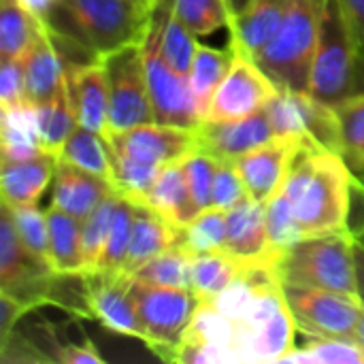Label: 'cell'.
Listing matches in <instances>:
<instances>
[{
  "mask_svg": "<svg viewBox=\"0 0 364 364\" xmlns=\"http://www.w3.org/2000/svg\"><path fill=\"white\" fill-rule=\"evenodd\" d=\"M282 363L301 364H364V348L354 339L309 337L303 348H294Z\"/></svg>",
  "mask_w": 364,
  "mask_h": 364,
  "instance_id": "obj_33",
  "label": "cell"
},
{
  "mask_svg": "<svg viewBox=\"0 0 364 364\" xmlns=\"http://www.w3.org/2000/svg\"><path fill=\"white\" fill-rule=\"evenodd\" d=\"M34 111H36V122H38L43 149L49 151V154L60 156L64 143L68 141L73 130L79 126L77 117H75V111H73V105H70L68 94H66V85L51 100L34 105Z\"/></svg>",
  "mask_w": 364,
  "mask_h": 364,
  "instance_id": "obj_31",
  "label": "cell"
},
{
  "mask_svg": "<svg viewBox=\"0 0 364 364\" xmlns=\"http://www.w3.org/2000/svg\"><path fill=\"white\" fill-rule=\"evenodd\" d=\"M241 275V267L226 252L196 254L190 269V290L200 301H211Z\"/></svg>",
  "mask_w": 364,
  "mask_h": 364,
  "instance_id": "obj_29",
  "label": "cell"
},
{
  "mask_svg": "<svg viewBox=\"0 0 364 364\" xmlns=\"http://www.w3.org/2000/svg\"><path fill=\"white\" fill-rule=\"evenodd\" d=\"M109 79V130L124 132L156 122L141 43L102 58Z\"/></svg>",
  "mask_w": 364,
  "mask_h": 364,
  "instance_id": "obj_9",
  "label": "cell"
},
{
  "mask_svg": "<svg viewBox=\"0 0 364 364\" xmlns=\"http://www.w3.org/2000/svg\"><path fill=\"white\" fill-rule=\"evenodd\" d=\"M113 192L115 186L109 179L58 158V166L53 175V194H51L53 207L83 222Z\"/></svg>",
  "mask_w": 364,
  "mask_h": 364,
  "instance_id": "obj_19",
  "label": "cell"
},
{
  "mask_svg": "<svg viewBox=\"0 0 364 364\" xmlns=\"http://www.w3.org/2000/svg\"><path fill=\"white\" fill-rule=\"evenodd\" d=\"M352 173H354L356 177H360V179H363V181H364V164H363V166H360V168H356V171H352Z\"/></svg>",
  "mask_w": 364,
  "mask_h": 364,
  "instance_id": "obj_53",
  "label": "cell"
},
{
  "mask_svg": "<svg viewBox=\"0 0 364 364\" xmlns=\"http://www.w3.org/2000/svg\"><path fill=\"white\" fill-rule=\"evenodd\" d=\"M232 60H235V49L230 45L226 49H215V47H207V45L198 43L196 58H194L188 81H190V90H192L200 122L207 117L211 100L218 92V87L222 85L224 77L228 75Z\"/></svg>",
  "mask_w": 364,
  "mask_h": 364,
  "instance_id": "obj_27",
  "label": "cell"
},
{
  "mask_svg": "<svg viewBox=\"0 0 364 364\" xmlns=\"http://www.w3.org/2000/svg\"><path fill=\"white\" fill-rule=\"evenodd\" d=\"M58 158L83 171L100 175L113 183V158H111V147L105 134L77 126L73 134L68 136V141L64 143Z\"/></svg>",
  "mask_w": 364,
  "mask_h": 364,
  "instance_id": "obj_28",
  "label": "cell"
},
{
  "mask_svg": "<svg viewBox=\"0 0 364 364\" xmlns=\"http://www.w3.org/2000/svg\"><path fill=\"white\" fill-rule=\"evenodd\" d=\"M282 87L262 70V66L235 51L228 75L218 87L207 117L203 122H230L262 111Z\"/></svg>",
  "mask_w": 364,
  "mask_h": 364,
  "instance_id": "obj_12",
  "label": "cell"
},
{
  "mask_svg": "<svg viewBox=\"0 0 364 364\" xmlns=\"http://www.w3.org/2000/svg\"><path fill=\"white\" fill-rule=\"evenodd\" d=\"M181 166L186 173V181L192 194V200L198 209V213L213 207V177L218 158H213L207 151L194 149L188 156L181 158Z\"/></svg>",
  "mask_w": 364,
  "mask_h": 364,
  "instance_id": "obj_42",
  "label": "cell"
},
{
  "mask_svg": "<svg viewBox=\"0 0 364 364\" xmlns=\"http://www.w3.org/2000/svg\"><path fill=\"white\" fill-rule=\"evenodd\" d=\"M55 166H58V156L49 151H43L26 160L2 158L0 162L2 203L9 207L34 205L53 181Z\"/></svg>",
  "mask_w": 364,
  "mask_h": 364,
  "instance_id": "obj_20",
  "label": "cell"
},
{
  "mask_svg": "<svg viewBox=\"0 0 364 364\" xmlns=\"http://www.w3.org/2000/svg\"><path fill=\"white\" fill-rule=\"evenodd\" d=\"M134 213H136V200L122 196L115 205L109 239L100 258V264L96 271L109 273V275H124L126 260H128V250L132 241V226H134ZM126 277V275H124Z\"/></svg>",
  "mask_w": 364,
  "mask_h": 364,
  "instance_id": "obj_32",
  "label": "cell"
},
{
  "mask_svg": "<svg viewBox=\"0 0 364 364\" xmlns=\"http://www.w3.org/2000/svg\"><path fill=\"white\" fill-rule=\"evenodd\" d=\"M354 341H358L364 348V309L363 316H360V322H358V328H356V335H354Z\"/></svg>",
  "mask_w": 364,
  "mask_h": 364,
  "instance_id": "obj_52",
  "label": "cell"
},
{
  "mask_svg": "<svg viewBox=\"0 0 364 364\" xmlns=\"http://www.w3.org/2000/svg\"><path fill=\"white\" fill-rule=\"evenodd\" d=\"M181 245L192 256L209 254V252H224V247H226V211L211 207V209L198 213L183 228Z\"/></svg>",
  "mask_w": 364,
  "mask_h": 364,
  "instance_id": "obj_38",
  "label": "cell"
},
{
  "mask_svg": "<svg viewBox=\"0 0 364 364\" xmlns=\"http://www.w3.org/2000/svg\"><path fill=\"white\" fill-rule=\"evenodd\" d=\"M109 143V141H107ZM113 158V186L122 196H128L136 203H145L162 166L134 160L130 156H124L115 149H111Z\"/></svg>",
  "mask_w": 364,
  "mask_h": 364,
  "instance_id": "obj_35",
  "label": "cell"
},
{
  "mask_svg": "<svg viewBox=\"0 0 364 364\" xmlns=\"http://www.w3.org/2000/svg\"><path fill=\"white\" fill-rule=\"evenodd\" d=\"M324 0H290L279 30L254 58L282 87L309 92Z\"/></svg>",
  "mask_w": 364,
  "mask_h": 364,
  "instance_id": "obj_5",
  "label": "cell"
},
{
  "mask_svg": "<svg viewBox=\"0 0 364 364\" xmlns=\"http://www.w3.org/2000/svg\"><path fill=\"white\" fill-rule=\"evenodd\" d=\"M305 141L307 139L299 134L275 136L235 162L245 181L247 194L254 200L267 203L282 190Z\"/></svg>",
  "mask_w": 364,
  "mask_h": 364,
  "instance_id": "obj_16",
  "label": "cell"
},
{
  "mask_svg": "<svg viewBox=\"0 0 364 364\" xmlns=\"http://www.w3.org/2000/svg\"><path fill=\"white\" fill-rule=\"evenodd\" d=\"M364 92V45L356 38L339 0H324L311 66L309 94L335 107Z\"/></svg>",
  "mask_w": 364,
  "mask_h": 364,
  "instance_id": "obj_3",
  "label": "cell"
},
{
  "mask_svg": "<svg viewBox=\"0 0 364 364\" xmlns=\"http://www.w3.org/2000/svg\"><path fill=\"white\" fill-rule=\"evenodd\" d=\"M224 252L241 267L250 271H273L284 252H279L269 237L264 203L247 196L237 207L226 211V247Z\"/></svg>",
  "mask_w": 364,
  "mask_h": 364,
  "instance_id": "obj_13",
  "label": "cell"
},
{
  "mask_svg": "<svg viewBox=\"0 0 364 364\" xmlns=\"http://www.w3.org/2000/svg\"><path fill=\"white\" fill-rule=\"evenodd\" d=\"M277 277L282 284L324 288L358 299L352 232L343 228L337 232L303 237L282 254Z\"/></svg>",
  "mask_w": 364,
  "mask_h": 364,
  "instance_id": "obj_4",
  "label": "cell"
},
{
  "mask_svg": "<svg viewBox=\"0 0 364 364\" xmlns=\"http://www.w3.org/2000/svg\"><path fill=\"white\" fill-rule=\"evenodd\" d=\"M49 252L51 267L60 275H85L83 243H81V220L49 205Z\"/></svg>",
  "mask_w": 364,
  "mask_h": 364,
  "instance_id": "obj_25",
  "label": "cell"
},
{
  "mask_svg": "<svg viewBox=\"0 0 364 364\" xmlns=\"http://www.w3.org/2000/svg\"><path fill=\"white\" fill-rule=\"evenodd\" d=\"M264 209H267V228H269L271 243L279 252H286L290 245L303 239L299 224L292 215V209L282 192H277L271 200H267Z\"/></svg>",
  "mask_w": 364,
  "mask_h": 364,
  "instance_id": "obj_43",
  "label": "cell"
},
{
  "mask_svg": "<svg viewBox=\"0 0 364 364\" xmlns=\"http://www.w3.org/2000/svg\"><path fill=\"white\" fill-rule=\"evenodd\" d=\"M296 331L307 337L354 339L364 305L360 299L311 286L282 284Z\"/></svg>",
  "mask_w": 364,
  "mask_h": 364,
  "instance_id": "obj_10",
  "label": "cell"
},
{
  "mask_svg": "<svg viewBox=\"0 0 364 364\" xmlns=\"http://www.w3.org/2000/svg\"><path fill=\"white\" fill-rule=\"evenodd\" d=\"M290 0H252L228 23V45L243 55L256 58L275 36Z\"/></svg>",
  "mask_w": 364,
  "mask_h": 364,
  "instance_id": "obj_21",
  "label": "cell"
},
{
  "mask_svg": "<svg viewBox=\"0 0 364 364\" xmlns=\"http://www.w3.org/2000/svg\"><path fill=\"white\" fill-rule=\"evenodd\" d=\"M4 205V203H2ZM11 213V220L15 224V230L19 235V239L23 241V245L38 256L41 260H45L47 264H51V252H49V224H47V211H41L34 205H17V207H9L4 205ZM55 271V269H53Z\"/></svg>",
  "mask_w": 364,
  "mask_h": 364,
  "instance_id": "obj_41",
  "label": "cell"
},
{
  "mask_svg": "<svg viewBox=\"0 0 364 364\" xmlns=\"http://www.w3.org/2000/svg\"><path fill=\"white\" fill-rule=\"evenodd\" d=\"M130 296L134 301L143 343L162 360L177 363L186 333L200 307V299L190 288H168L128 277Z\"/></svg>",
  "mask_w": 364,
  "mask_h": 364,
  "instance_id": "obj_6",
  "label": "cell"
},
{
  "mask_svg": "<svg viewBox=\"0 0 364 364\" xmlns=\"http://www.w3.org/2000/svg\"><path fill=\"white\" fill-rule=\"evenodd\" d=\"M275 136L273 124L262 109L241 119L200 122L196 128V149L207 151L222 162H237Z\"/></svg>",
  "mask_w": 364,
  "mask_h": 364,
  "instance_id": "obj_17",
  "label": "cell"
},
{
  "mask_svg": "<svg viewBox=\"0 0 364 364\" xmlns=\"http://www.w3.org/2000/svg\"><path fill=\"white\" fill-rule=\"evenodd\" d=\"M41 21L17 0L0 2V60H21L32 47Z\"/></svg>",
  "mask_w": 364,
  "mask_h": 364,
  "instance_id": "obj_30",
  "label": "cell"
},
{
  "mask_svg": "<svg viewBox=\"0 0 364 364\" xmlns=\"http://www.w3.org/2000/svg\"><path fill=\"white\" fill-rule=\"evenodd\" d=\"M173 11L196 36H209L220 28H228L232 19L224 0H173Z\"/></svg>",
  "mask_w": 364,
  "mask_h": 364,
  "instance_id": "obj_40",
  "label": "cell"
},
{
  "mask_svg": "<svg viewBox=\"0 0 364 364\" xmlns=\"http://www.w3.org/2000/svg\"><path fill=\"white\" fill-rule=\"evenodd\" d=\"M348 230L364 245V181L354 175L352 179V205L348 218Z\"/></svg>",
  "mask_w": 364,
  "mask_h": 364,
  "instance_id": "obj_46",
  "label": "cell"
},
{
  "mask_svg": "<svg viewBox=\"0 0 364 364\" xmlns=\"http://www.w3.org/2000/svg\"><path fill=\"white\" fill-rule=\"evenodd\" d=\"M145 205H149L154 211H158L162 218H166L173 226L181 230L198 215V209L192 200L188 181H186L181 160H175L162 166Z\"/></svg>",
  "mask_w": 364,
  "mask_h": 364,
  "instance_id": "obj_24",
  "label": "cell"
},
{
  "mask_svg": "<svg viewBox=\"0 0 364 364\" xmlns=\"http://www.w3.org/2000/svg\"><path fill=\"white\" fill-rule=\"evenodd\" d=\"M224 2H226V6H228V11H230L232 17L241 15L252 4V0H224Z\"/></svg>",
  "mask_w": 364,
  "mask_h": 364,
  "instance_id": "obj_51",
  "label": "cell"
},
{
  "mask_svg": "<svg viewBox=\"0 0 364 364\" xmlns=\"http://www.w3.org/2000/svg\"><path fill=\"white\" fill-rule=\"evenodd\" d=\"M85 301L90 309V318L98 320L107 331L132 339H145L143 326L130 296L128 277L109 275V273H85Z\"/></svg>",
  "mask_w": 364,
  "mask_h": 364,
  "instance_id": "obj_15",
  "label": "cell"
},
{
  "mask_svg": "<svg viewBox=\"0 0 364 364\" xmlns=\"http://www.w3.org/2000/svg\"><path fill=\"white\" fill-rule=\"evenodd\" d=\"M192 254L179 243L149 262H145L141 269L132 273V277L143 279L147 284L156 286H168V288H190V269H192ZM130 277V275H128Z\"/></svg>",
  "mask_w": 364,
  "mask_h": 364,
  "instance_id": "obj_34",
  "label": "cell"
},
{
  "mask_svg": "<svg viewBox=\"0 0 364 364\" xmlns=\"http://www.w3.org/2000/svg\"><path fill=\"white\" fill-rule=\"evenodd\" d=\"M17 2H19L30 15H34L41 23L45 21L49 9H51V4H53V0H17Z\"/></svg>",
  "mask_w": 364,
  "mask_h": 364,
  "instance_id": "obj_50",
  "label": "cell"
},
{
  "mask_svg": "<svg viewBox=\"0 0 364 364\" xmlns=\"http://www.w3.org/2000/svg\"><path fill=\"white\" fill-rule=\"evenodd\" d=\"M181 237H183L181 228L173 226L166 218H162L149 205L136 203L134 226H132V241H130L124 275L126 277L132 275L136 269H141L145 262H149L158 254L179 245Z\"/></svg>",
  "mask_w": 364,
  "mask_h": 364,
  "instance_id": "obj_23",
  "label": "cell"
},
{
  "mask_svg": "<svg viewBox=\"0 0 364 364\" xmlns=\"http://www.w3.org/2000/svg\"><path fill=\"white\" fill-rule=\"evenodd\" d=\"M198 36L186 28V23L175 15L173 6L166 13L164 26H162V55L166 58V62L181 75V77H190L194 58H196V49H198Z\"/></svg>",
  "mask_w": 364,
  "mask_h": 364,
  "instance_id": "obj_39",
  "label": "cell"
},
{
  "mask_svg": "<svg viewBox=\"0 0 364 364\" xmlns=\"http://www.w3.org/2000/svg\"><path fill=\"white\" fill-rule=\"evenodd\" d=\"M354 262H356V286H358V299L364 305V245L354 239Z\"/></svg>",
  "mask_w": 364,
  "mask_h": 364,
  "instance_id": "obj_49",
  "label": "cell"
},
{
  "mask_svg": "<svg viewBox=\"0 0 364 364\" xmlns=\"http://www.w3.org/2000/svg\"><path fill=\"white\" fill-rule=\"evenodd\" d=\"M23 68H26V98L32 105L51 100L66 85L62 58L45 23L41 26L32 47L23 55Z\"/></svg>",
  "mask_w": 364,
  "mask_h": 364,
  "instance_id": "obj_22",
  "label": "cell"
},
{
  "mask_svg": "<svg viewBox=\"0 0 364 364\" xmlns=\"http://www.w3.org/2000/svg\"><path fill=\"white\" fill-rule=\"evenodd\" d=\"M264 111L277 136L299 134L341 156V130L337 113L309 92L279 90Z\"/></svg>",
  "mask_w": 364,
  "mask_h": 364,
  "instance_id": "obj_11",
  "label": "cell"
},
{
  "mask_svg": "<svg viewBox=\"0 0 364 364\" xmlns=\"http://www.w3.org/2000/svg\"><path fill=\"white\" fill-rule=\"evenodd\" d=\"M354 173L348 162L309 139L296 154L282 186L303 237L348 228Z\"/></svg>",
  "mask_w": 364,
  "mask_h": 364,
  "instance_id": "obj_1",
  "label": "cell"
},
{
  "mask_svg": "<svg viewBox=\"0 0 364 364\" xmlns=\"http://www.w3.org/2000/svg\"><path fill=\"white\" fill-rule=\"evenodd\" d=\"M346 15H348V21L356 34V38L364 45V0H339Z\"/></svg>",
  "mask_w": 364,
  "mask_h": 364,
  "instance_id": "obj_48",
  "label": "cell"
},
{
  "mask_svg": "<svg viewBox=\"0 0 364 364\" xmlns=\"http://www.w3.org/2000/svg\"><path fill=\"white\" fill-rule=\"evenodd\" d=\"M117 200H119V192L115 190L81 222V243H83L85 273H94L98 269V264H100Z\"/></svg>",
  "mask_w": 364,
  "mask_h": 364,
  "instance_id": "obj_37",
  "label": "cell"
},
{
  "mask_svg": "<svg viewBox=\"0 0 364 364\" xmlns=\"http://www.w3.org/2000/svg\"><path fill=\"white\" fill-rule=\"evenodd\" d=\"M247 188L235 162L218 160L215 177H213V207L222 211H230L241 200H245Z\"/></svg>",
  "mask_w": 364,
  "mask_h": 364,
  "instance_id": "obj_44",
  "label": "cell"
},
{
  "mask_svg": "<svg viewBox=\"0 0 364 364\" xmlns=\"http://www.w3.org/2000/svg\"><path fill=\"white\" fill-rule=\"evenodd\" d=\"M66 94L81 128L107 134L109 130V79L102 60L66 62Z\"/></svg>",
  "mask_w": 364,
  "mask_h": 364,
  "instance_id": "obj_18",
  "label": "cell"
},
{
  "mask_svg": "<svg viewBox=\"0 0 364 364\" xmlns=\"http://www.w3.org/2000/svg\"><path fill=\"white\" fill-rule=\"evenodd\" d=\"M173 0H158L151 11L147 32L143 36V60L149 83V96L154 102V113L158 124L179 126V128H198L200 117L194 105L190 81L181 77L162 55V26L166 13L171 11Z\"/></svg>",
  "mask_w": 364,
  "mask_h": 364,
  "instance_id": "obj_7",
  "label": "cell"
},
{
  "mask_svg": "<svg viewBox=\"0 0 364 364\" xmlns=\"http://www.w3.org/2000/svg\"><path fill=\"white\" fill-rule=\"evenodd\" d=\"M154 4L143 0H53L45 28L92 58L143 43Z\"/></svg>",
  "mask_w": 364,
  "mask_h": 364,
  "instance_id": "obj_2",
  "label": "cell"
},
{
  "mask_svg": "<svg viewBox=\"0 0 364 364\" xmlns=\"http://www.w3.org/2000/svg\"><path fill=\"white\" fill-rule=\"evenodd\" d=\"M0 139H2V158L26 160L43 154L36 111L32 102H19L13 107H0Z\"/></svg>",
  "mask_w": 364,
  "mask_h": 364,
  "instance_id": "obj_26",
  "label": "cell"
},
{
  "mask_svg": "<svg viewBox=\"0 0 364 364\" xmlns=\"http://www.w3.org/2000/svg\"><path fill=\"white\" fill-rule=\"evenodd\" d=\"M341 130V158L352 171L364 164V92L333 107Z\"/></svg>",
  "mask_w": 364,
  "mask_h": 364,
  "instance_id": "obj_36",
  "label": "cell"
},
{
  "mask_svg": "<svg viewBox=\"0 0 364 364\" xmlns=\"http://www.w3.org/2000/svg\"><path fill=\"white\" fill-rule=\"evenodd\" d=\"M62 275L51 264L34 256L19 239L9 209L0 207V294L15 299L28 309L41 305L64 307V296L58 292Z\"/></svg>",
  "mask_w": 364,
  "mask_h": 364,
  "instance_id": "obj_8",
  "label": "cell"
},
{
  "mask_svg": "<svg viewBox=\"0 0 364 364\" xmlns=\"http://www.w3.org/2000/svg\"><path fill=\"white\" fill-rule=\"evenodd\" d=\"M143 2H149V4H156L158 0H143Z\"/></svg>",
  "mask_w": 364,
  "mask_h": 364,
  "instance_id": "obj_54",
  "label": "cell"
},
{
  "mask_svg": "<svg viewBox=\"0 0 364 364\" xmlns=\"http://www.w3.org/2000/svg\"><path fill=\"white\" fill-rule=\"evenodd\" d=\"M32 309H28L26 305L17 303L15 299L0 294V343L9 339V335L15 331V326L19 324V320L30 314Z\"/></svg>",
  "mask_w": 364,
  "mask_h": 364,
  "instance_id": "obj_47",
  "label": "cell"
},
{
  "mask_svg": "<svg viewBox=\"0 0 364 364\" xmlns=\"http://www.w3.org/2000/svg\"><path fill=\"white\" fill-rule=\"evenodd\" d=\"M0 2H11V0H0Z\"/></svg>",
  "mask_w": 364,
  "mask_h": 364,
  "instance_id": "obj_55",
  "label": "cell"
},
{
  "mask_svg": "<svg viewBox=\"0 0 364 364\" xmlns=\"http://www.w3.org/2000/svg\"><path fill=\"white\" fill-rule=\"evenodd\" d=\"M26 68L21 60H2L0 66V107L26 102Z\"/></svg>",
  "mask_w": 364,
  "mask_h": 364,
  "instance_id": "obj_45",
  "label": "cell"
},
{
  "mask_svg": "<svg viewBox=\"0 0 364 364\" xmlns=\"http://www.w3.org/2000/svg\"><path fill=\"white\" fill-rule=\"evenodd\" d=\"M109 147L149 164H171L196 149V128H179L168 124H145L124 132H107Z\"/></svg>",
  "mask_w": 364,
  "mask_h": 364,
  "instance_id": "obj_14",
  "label": "cell"
}]
</instances>
